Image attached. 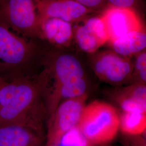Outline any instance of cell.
I'll use <instances>...</instances> for the list:
<instances>
[{
	"label": "cell",
	"instance_id": "cell-16",
	"mask_svg": "<svg viewBox=\"0 0 146 146\" xmlns=\"http://www.w3.org/2000/svg\"><path fill=\"white\" fill-rule=\"evenodd\" d=\"M135 61L134 62V68L129 84H146V50L135 56Z\"/></svg>",
	"mask_w": 146,
	"mask_h": 146
},
{
	"label": "cell",
	"instance_id": "cell-11",
	"mask_svg": "<svg viewBox=\"0 0 146 146\" xmlns=\"http://www.w3.org/2000/svg\"><path fill=\"white\" fill-rule=\"evenodd\" d=\"M46 135L18 123L0 124V146H45Z\"/></svg>",
	"mask_w": 146,
	"mask_h": 146
},
{
	"label": "cell",
	"instance_id": "cell-8",
	"mask_svg": "<svg viewBox=\"0 0 146 146\" xmlns=\"http://www.w3.org/2000/svg\"><path fill=\"white\" fill-rule=\"evenodd\" d=\"M100 16L109 36L108 42L132 31L145 29L139 13L131 8L108 5Z\"/></svg>",
	"mask_w": 146,
	"mask_h": 146
},
{
	"label": "cell",
	"instance_id": "cell-19",
	"mask_svg": "<svg viewBox=\"0 0 146 146\" xmlns=\"http://www.w3.org/2000/svg\"><path fill=\"white\" fill-rule=\"evenodd\" d=\"M124 146H146V139L144 135H128L123 134L122 141Z\"/></svg>",
	"mask_w": 146,
	"mask_h": 146
},
{
	"label": "cell",
	"instance_id": "cell-1",
	"mask_svg": "<svg viewBox=\"0 0 146 146\" xmlns=\"http://www.w3.org/2000/svg\"><path fill=\"white\" fill-rule=\"evenodd\" d=\"M48 119L41 71L9 81L0 78V124L18 123L46 135Z\"/></svg>",
	"mask_w": 146,
	"mask_h": 146
},
{
	"label": "cell",
	"instance_id": "cell-14",
	"mask_svg": "<svg viewBox=\"0 0 146 146\" xmlns=\"http://www.w3.org/2000/svg\"><path fill=\"white\" fill-rule=\"evenodd\" d=\"M108 43L117 54L131 58L146 50V30L132 31Z\"/></svg>",
	"mask_w": 146,
	"mask_h": 146
},
{
	"label": "cell",
	"instance_id": "cell-20",
	"mask_svg": "<svg viewBox=\"0 0 146 146\" xmlns=\"http://www.w3.org/2000/svg\"></svg>",
	"mask_w": 146,
	"mask_h": 146
},
{
	"label": "cell",
	"instance_id": "cell-7",
	"mask_svg": "<svg viewBox=\"0 0 146 146\" xmlns=\"http://www.w3.org/2000/svg\"><path fill=\"white\" fill-rule=\"evenodd\" d=\"M92 54L90 64L100 81L117 87L128 84L134 68L131 58L122 56L113 50Z\"/></svg>",
	"mask_w": 146,
	"mask_h": 146
},
{
	"label": "cell",
	"instance_id": "cell-17",
	"mask_svg": "<svg viewBox=\"0 0 146 146\" xmlns=\"http://www.w3.org/2000/svg\"><path fill=\"white\" fill-rule=\"evenodd\" d=\"M108 5L131 8L138 13L143 7L142 0H107Z\"/></svg>",
	"mask_w": 146,
	"mask_h": 146
},
{
	"label": "cell",
	"instance_id": "cell-18",
	"mask_svg": "<svg viewBox=\"0 0 146 146\" xmlns=\"http://www.w3.org/2000/svg\"><path fill=\"white\" fill-rule=\"evenodd\" d=\"M95 13L102 12L108 6L107 0H73Z\"/></svg>",
	"mask_w": 146,
	"mask_h": 146
},
{
	"label": "cell",
	"instance_id": "cell-4",
	"mask_svg": "<svg viewBox=\"0 0 146 146\" xmlns=\"http://www.w3.org/2000/svg\"><path fill=\"white\" fill-rule=\"evenodd\" d=\"M42 66L45 102L63 84L86 77L82 63L70 53L47 52Z\"/></svg>",
	"mask_w": 146,
	"mask_h": 146
},
{
	"label": "cell",
	"instance_id": "cell-12",
	"mask_svg": "<svg viewBox=\"0 0 146 146\" xmlns=\"http://www.w3.org/2000/svg\"><path fill=\"white\" fill-rule=\"evenodd\" d=\"M41 40L56 48L67 47L74 38L72 23L56 18L39 21Z\"/></svg>",
	"mask_w": 146,
	"mask_h": 146
},
{
	"label": "cell",
	"instance_id": "cell-15",
	"mask_svg": "<svg viewBox=\"0 0 146 146\" xmlns=\"http://www.w3.org/2000/svg\"><path fill=\"white\" fill-rule=\"evenodd\" d=\"M120 130L125 135H145L146 112H122L120 114Z\"/></svg>",
	"mask_w": 146,
	"mask_h": 146
},
{
	"label": "cell",
	"instance_id": "cell-13",
	"mask_svg": "<svg viewBox=\"0 0 146 146\" xmlns=\"http://www.w3.org/2000/svg\"><path fill=\"white\" fill-rule=\"evenodd\" d=\"M113 100L121 111L146 112V86L129 84L115 89L111 93Z\"/></svg>",
	"mask_w": 146,
	"mask_h": 146
},
{
	"label": "cell",
	"instance_id": "cell-5",
	"mask_svg": "<svg viewBox=\"0 0 146 146\" xmlns=\"http://www.w3.org/2000/svg\"><path fill=\"white\" fill-rule=\"evenodd\" d=\"M0 19L17 34L41 40L35 0H0Z\"/></svg>",
	"mask_w": 146,
	"mask_h": 146
},
{
	"label": "cell",
	"instance_id": "cell-3",
	"mask_svg": "<svg viewBox=\"0 0 146 146\" xmlns=\"http://www.w3.org/2000/svg\"><path fill=\"white\" fill-rule=\"evenodd\" d=\"M76 128L90 145L108 143L120 131V114L113 105L95 100L84 106Z\"/></svg>",
	"mask_w": 146,
	"mask_h": 146
},
{
	"label": "cell",
	"instance_id": "cell-6",
	"mask_svg": "<svg viewBox=\"0 0 146 146\" xmlns=\"http://www.w3.org/2000/svg\"><path fill=\"white\" fill-rule=\"evenodd\" d=\"M87 98L88 93L58 104L47 122L45 146H58L66 134L76 128Z\"/></svg>",
	"mask_w": 146,
	"mask_h": 146
},
{
	"label": "cell",
	"instance_id": "cell-10",
	"mask_svg": "<svg viewBox=\"0 0 146 146\" xmlns=\"http://www.w3.org/2000/svg\"><path fill=\"white\" fill-rule=\"evenodd\" d=\"M74 38L81 50L90 54L109 41L104 22L100 15L84 20V24L74 31Z\"/></svg>",
	"mask_w": 146,
	"mask_h": 146
},
{
	"label": "cell",
	"instance_id": "cell-9",
	"mask_svg": "<svg viewBox=\"0 0 146 146\" xmlns=\"http://www.w3.org/2000/svg\"><path fill=\"white\" fill-rule=\"evenodd\" d=\"M39 21L56 18L69 23L84 21L95 13L73 0H35Z\"/></svg>",
	"mask_w": 146,
	"mask_h": 146
},
{
	"label": "cell",
	"instance_id": "cell-2",
	"mask_svg": "<svg viewBox=\"0 0 146 146\" xmlns=\"http://www.w3.org/2000/svg\"><path fill=\"white\" fill-rule=\"evenodd\" d=\"M36 39L17 34L0 19V78L5 81L34 75L38 63L42 66L46 52Z\"/></svg>",
	"mask_w": 146,
	"mask_h": 146
}]
</instances>
